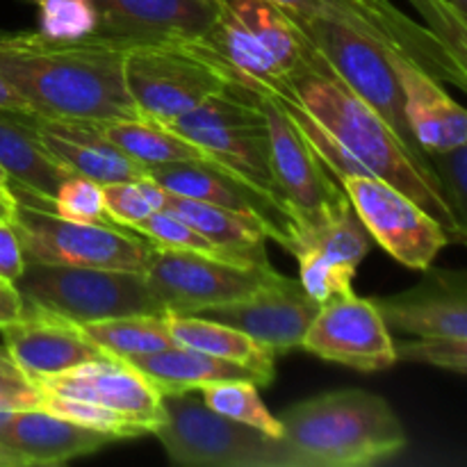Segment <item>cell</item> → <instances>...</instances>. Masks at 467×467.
<instances>
[{
    "mask_svg": "<svg viewBox=\"0 0 467 467\" xmlns=\"http://www.w3.org/2000/svg\"><path fill=\"white\" fill-rule=\"evenodd\" d=\"M14 213V199L9 196H0V222H9Z\"/></svg>",
    "mask_w": 467,
    "mask_h": 467,
    "instance_id": "f6af8a7d",
    "label": "cell"
},
{
    "mask_svg": "<svg viewBox=\"0 0 467 467\" xmlns=\"http://www.w3.org/2000/svg\"><path fill=\"white\" fill-rule=\"evenodd\" d=\"M410 3L427 21L424 26L431 27L459 57L465 59V12H461L451 0H410Z\"/></svg>",
    "mask_w": 467,
    "mask_h": 467,
    "instance_id": "f35d334b",
    "label": "cell"
},
{
    "mask_svg": "<svg viewBox=\"0 0 467 467\" xmlns=\"http://www.w3.org/2000/svg\"><path fill=\"white\" fill-rule=\"evenodd\" d=\"M281 422L283 467H363L400 454L406 429L381 395L337 390L290 406Z\"/></svg>",
    "mask_w": 467,
    "mask_h": 467,
    "instance_id": "3957f363",
    "label": "cell"
},
{
    "mask_svg": "<svg viewBox=\"0 0 467 467\" xmlns=\"http://www.w3.org/2000/svg\"><path fill=\"white\" fill-rule=\"evenodd\" d=\"M16 410H18V409H12V406H5V404H0V438H3L5 429H7L9 420H12V415L16 413Z\"/></svg>",
    "mask_w": 467,
    "mask_h": 467,
    "instance_id": "bcb514c9",
    "label": "cell"
},
{
    "mask_svg": "<svg viewBox=\"0 0 467 467\" xmlns=\"http://www.w3.org/2000/svg\"><path fill=\"white\" fill-rule=\"evenodd\" d=\"M132 231L140 233V235H144L146 240L153 242V244L164 246V249L194 251V254L213 255V258L237 260V263H251V260L237 258V255L219 249L217 244H213L210 240H205L199 231H194L190 223L182 222L181 217L171 214L169 210H158V213L149 214V217L141 219L140 223H135V226H132Z\"/></svg>",
    "mask_w": 467,
    "mask_h": 467,
    "instance_id": "e575fe53",
    "label": "cell"
},
{
    "mask_svg": "<svg viewBox=\"0 0 467 467\" xmlns=\"http://www.w3.org/2000/svg\"><path fill=\"white\" fill-rule=\"evenodd\" d=\"M201 400L214 413L235 422L249 424L269 438H281V422L269 413L254 381H217L199 388Z\"/></svg>",
    "mask_w": 467,
    "mask_h": 467,
    "instance_id": "1f68e13d",
    "label": "cell"
},
{
    "mask_svg": "<svg viewBox=\"0 0 467 467\" xmlns=\"http://www.w3.org/2000/svg\"><path fill=\"white\" fill-rule=\"evenodd\" d=\"M386 327L413 337H467V281L463 272L427 269L410 290L372 299Z\"/></svg>",
    "mask_w": 467,
    "mask_h": 467,
    "instance_id": "7402d4cb",
    "label": "cell"
},
{
    "mask_svg": "<svg viewBox=\"0 0 467 467\" xmlns=\"http://www.w3.org/2000/svg\"><path fill=\"white\" fill-rule=\"evenodd\" d=\"M23 313V296L14 283L0 278V328Z\"/></svg>",
    "mask_w": 467,
    "mask_h": 467,
    "instance_id": "b9f144b4",
    "label": "cell"
},
{
    "mask_svg": "<svg viewBox=\"0 0 467 467\" xmlns=\"http://www.w3.org/2000/svg\"><path fill=\"white\" fill-rule=\"evenodd\" d=\"M0 333L5 349L32 381L108 356L89 340L80 324L26 299L23 313L5 324Z\"/></svg>",
    "mask_w": 467,
    "mask_h": 467,
    "instance_id": "44dd1931",
    "label": "cell"
},
{
    "mask_svg": "<svg viewBox=\"0 0 467 467\" xmlns=\"http://www.w3.org/2000/svg\"><path fill=\"white\" fill-rule=\"evenodd\" d=\"M372 237L354 208L317 228L301 233L290 254L299 263V283L319 304L354 292V276Z\"/></svg>",
    "mask_w": 467,
    "mask_h": 467,
    "instance_id": "ffe728a7",
    "label": "cell"
},
{
    "mask_svg": "<svg viewBox=\"0 0 467 467\" xmlns=\"http://www.w3.org/2000/svg\"><path fill=\"white\" fill-rule=\"evenodd\" d=\"M14 201L44 205V208L53 210V213L62 214V217L67 219H73V222L114 223L112 219L108 217V210H105L103 185H99V182L89 181V178L85 176H76V173L68 176L67 181L59 185V190L55 192V196L48 203H46V201L32 199V196H16Z\"/></svg>",
    "mask_w": 467,
    "mask_h": 467,
    "instance_id": "836d02e7",
    "label": "cell"
},
{
    "mask_svg": "<svg viewBox=\"0 0 467 467\" xmlns=\"http://www.w3.org/2000/svg\"><path fill=\"white\" fill-rule=\"evenodd\" d=\"M269 135L272 178L283 203L290 208L301 233L340 217L351 208L340 181L295 126L269 89H251ZM299 240V237H296Z\"/></svg>",
    "mask_w": 467,
    "mask_h": 467,
    "instance_id": "30bf717a",
    "label": "cell"
},
{
    "mask_svg": "<svg viewBox=\"0 0 467 467\" xmlns=\"http://www.w3.org/2000/svg\"><path fill=\"white\" fill-rule=\"evenodd\" d=\"M158 441L169 461L187 467H283L278 438L214 413L192 392L162 395Z\"/></svg>",
    "mask_w": 467,
    "mask_h": 467,
    "instance_id": "52a82bcc",
    "label": "cell"
},
{
    "mask_svg": "<svg viewBox=\"0 0 467 467\" xmlns=\"http://www.w3.org/2000/svg\"><path fill=\"white\" fill-rule=\"evenodd\" d=\"M0 196H9V199H14L12 192H9V178L5 176L3 169H0Z\"/></svg>",
    "mask_w": 467,
    "mask_h": 467,
    "instance_id": "7dc6e473",
    "label": "cell"
},
{
    "mask_svg": "<svg viewBox=\"0 0 467 467\" xmlns=\"http://www.w3.org/2000/svg\"><path fill=\"white\" fill-rule=\"evenodd\" d=\"M319 308L322 304L304 290L299 278L276 272L251 295L213 306L199 315L246 333L278 356L283 351L299 349Z\"/></svg>",
    "mask_w": 467,
    "mask_h": 467,
    "instance_id": "ac0fdd59",
    "label": "cell"
},
{
    "mask_svg": "<svg viewBox=\"0 0 467 467\" xmlns=\"http://www.w3.org/2000/svg\"><path fill=\"white\" fill-rule=\"evenodd\" d=\"M35 383L41 392L85 401L123 420L140 436L155 433L164 422L162 392L123 358L103 356Z\"/></svg>",
    "mask_w": 467,
    "mask_h": 467,
    "instance_id": "2e32d148",
    "label": "cell"
},
{
    "mask_svg": "<svg viewBox=\"0 0 467 467\" xmlns=\"http://www.w3.org/2000/svg\"><path fill=\"white\" fill-rule=\"evenodd\" d=\"M340 185L369 237L404 267L427 272L451 244L445 226L390 182L377 176H345Z\"/></svg>",
    "mask_w": 467,
    "mask_h": 467,
    "instance_id": "5bb4252c",
    "label": "cell"
},
{
    "mask_svg": "<svg viewBox=\"0 0 467 467\" xmlns=\"http://www.w3.org/2000/svg\"><path fill=\"white\" fill-rule=\"evenodd\" d=\"M169 331L178 345L254 369L265 386L276 377V354L237 328L201 315H169Z\"/></svg>",
    "mask_w": 467,
    "mask_h": 467,
    "instance_id": "f1b7e54d",
    "label": "cell"
},
{
    "mask_svg": "<svg viewBox=\"0 0 467 467\" xmlns=\"http://www.w3.org/2000/svg\"><path fill=\"white\" fill-rule=\"evenodd\" d=\"M123 80L141 119L169 126L213 94L233 87L226 73L192 44H135Z\"/></svg>",
    "mask_w": 467,
    "mask_h": 467,
    "instance_id": "9c48e42d",
    "label": "cell"
},
{
    "mask_svg": "<svg viewBox=\"0 0 467 467\" xmlns=\"http://www.w3.org/2000/svg\"><path fill=\"white\" fill-rule=\"evenodd\" d=\"M164 196H167V190H162L149 173L141 178H132V181L103 185V201L108 217L119 226L126 228H132L149 214L162 210Z\"/></svg>",
    "mask_w": 467,
    "mask_h": 467,
    "instance_id": "d6a6232c",
    "label": "cell"
},
{
    "mask_svg": "<svg viewBox=\"0 0 467 467\" xmlns=\"http://www.w3.org/2000/svg\"><path fill=\"white\" fill-rule=\"evenodd\" d=\"M0 467H26V463H23L16 451H12L7 445L0 442Z\"/></svg>",
    "mask_w": 467,
    "mask_h": 467,
    "instance_id": "ee69618b",
    "label": "cell"
},
{
    "mask_svg": "<svg viewBox=\"0 0 467 467\" xmlns=\"http://www.w3.org/2000/svg\"><path fill=\"white\" fill-rule=\"evenodd\" d=\"M96 347L114 358H140L178 345L169 331V313L123 315V317L100 319L80 324Z\"/></svg>",
    "mask_w": 467,
    "mask_h": 467,
    "instance_id": "4dcf8cb0",
    "label": "cell"
},
{
    "mask_svg": "<svg viewBox=\"0 0 467 467\" xmlns=\"http://www.w3.org/2000/svg\"><path fill=\"white\" fill-rule=\"evenodd\" d=\"M162 210L181 217L205 240L237 258L251 260V263H269L267 251H265L267 231L255 217L219 208V205L205 203V201L171 194V192H167L164 196Z\"/></svg>",
    "mask_w": 467,
    "mask_h": 467,
    "instance_id": "83f0119b",
    "label": "cell"
},
{
    "mask_svg": "<svg viewBox=\"0 0 467 467\" xmlns=\"http://www.w3.org/2000/svg\"><path fill=\"white\" fill-rule=\"evenodd\" d=\"M269 91L295 100L369 176L404 192L445 226L451 242L465 244V223L447 203L431 164L415 158L395 130L337 78L313 46L304 64L281 87Z\"/></svg>",
    "mask_w": 467,
    "mask_h": 467,
    "instance_id": "7a4b0ae2",
    "label": "cell"
},
{
    "mask_svg": "<svg viewBox=\"0 0 467 467\" xmlns=\"http://www.w3.org/2000/svg\"><path fill=\"white\" fill-rule=\"evenodd\" d=\"M9 223L26 263L141 272L150 251V242L132 228L73 222L26 201H14Z\"/></svg>",
    "mask_w": 467,
    "mask_h": 467,
    "instance_id": "8992f818",
    "label": "cell"
},
{
    "mask_svg": "<svg viewBox=\"0 0 467 467\" xmlns=\"http://www.w3.org/2000/svg\"><path fill=\"white\" fill-rule=\"evenodd\" d=\"M144 276L169 315H199L237 301L276 274L269 263H237L194 251L164 249L150 242Z\"/></svg>",
    "mask_w": 467,
    "mask_h": 467,
    "instance_id": "7c38bea8",
    "label": "cell"
},
{
    "mask_svg": "<svg viewBox=\"0 0 467 467\" xmlns=\"http://www.w3.org/2000/svg\"><path fill=\"white\" fill-rule=\"evenodd\" d=\"M390 59L404 94V114L415 144L424 153L467 144L465 109L442 89L441 80L397 50H392Z\"/></svg>",
    "mask_w": 467,
    "mask_h": 467,
    "instance_id": "cb8c5ba5",
    "label": "cell"
},
{
    "mask_svg": "<svg viewBox=\"0 0 467 467\" xmlns=\"http://www.w3.org/2000/svg\"><path fill=\"white\" fill-rule=\"evenodd\" d=\"M14 285L26 301L76 324L167 313L150 292L144 272L130 269L26 263Z\"/></svg>",
    "mask_w": 467,
    "mask_h": 467,
    "instance_id": "5b68a950",
    "label": "cell"
},
{
    "mask_svg": "<svg viewBox=\"0 0 467 467\" xmlns=\"http://www.w3.org/2000/svg\"><path fill=\"white\" fill-rule=\"evenodd\" d=\"M105 140L112 141L117 149L130 155L141 167H160L173 162H194L210 158L203 149L192 144L190 140L173 132L162 123L149 119H117V121L100 123Z\"/></svg>",
    "mask_w": 467,
    "mask_h": 467,
    "instance_id": "f546056e",
    "label": "cell"
},
{
    "mask_svg": "<svg viewBox=\"0 0 467 467\" xmlns=\"http://www.w3.org/2000/svg\"><path fill=\"white\" fill-rule=\"evenodd\" d=\"M290 16H319L340 21L372 36L379 44L413 59L436 80L465 89L467 62L431 27L413 21L390 0H272Z\"/></svg>",
    "mask_w": 467,
    "mask_h": 467,
    "instance_id": "4fadbf2b",
    "label": "cell"
},
{
    "mask_svg": "<svg viewBox=\"0 0 467 467\" xmlns=\"http://www.w3.org/2000/svg\"><path fill=\"white\" fill-rule=\"evenodd\" d=\"M0 108L3 109H27L26 103L21 100V96H18L16 91H14L12 87L3 80V78H0ZM27 112H30V109H27Z\"/></svg>",
    "mask_w": 467,
    "mask_h": 467,
    "instance_id": "7bdbcfd3",
    "label": "cell"
},
{
    "mask_svg": "<svg viewBox=\"0 0 467 467\" xmlns=\"http://www.w3.org/2000/svg\"><path fill=\"white\" fill-rule=\"evenodd\" d=\"M0 404L12 409H39L41 390L0 347Z\"/></svg>",
    "mask_w": 467,
    "mask_h": 467,
    "instance_id": "ab89813d",
    "label": "cell"
},
{
    "mask_svg": "<svg viewBox=\"0 0 467 467\" xmlns=\"http://www.w3.org/2000/svg\"><path fill=\"white\" fill-rule=\"evenodd\" d=\"M301 349L358 372H381L397 363L395 340L379 308L354 292L322 304Z\"/></svg>",
    "mask_w": 467,
    "mask_h": 467,
    "instance_id": "e0dca14e",
    "label": "cell"
},
{
    "mask_svg": "<svg viewBox=\"0 0 467 467\" xmlns=\"http://www.w3.org/2000/svg\"><path fill=\"white\" fill-rule=\"evenodd\" d=\"M397 360L424 363L450 372H467V337H418L409 342H395Z\"/></svg>",
    "mask_w": 467,
    "mask_h": 467,
    "instance_id": "8d00e7d4",
    "label": "cell"
},
{
    "mask_svg": "<svg viewBox=\"0 0 467 467\" xmlns=\"http://www.w3.org/2000/svg\"><path fill=\"white\" fill-rule=\"evenodd\" d=\"M167 128L246 181L281 199L269 164L267 126L251 89L237 85L228 87L178 117Z\"/></svg>",
    "mask_w": 467,
    "mask_h": 467,
    "instance_id": "8fae6325",
    "label": "cell"
},
{
    "mask_svg": "<svg viewBox=\"0 0 467 467\" xmlns=\"http://www.w3.org/2000/svg\"><path fill=\"white\" fill-rule=\"evenodd\" d=\"M23 269H26V258H23L16 233H14L12 223L0 222V278L16 283Z\"/></svg>",
    "mask_w": 467,
    "mask_h": 467,
    "instance_id": "60d3db41",
    "label": "cell"
},
{
    "mask_svg": "<svg viewBox=\"0 0 467 467\" xmlns=\"http://www.w3.org/2000/svg\"><path fill=\"white\" fill-rule=\"evenodd\" d=\"M27 119L50 155L76 176H85L99 185L146 176V167L105 140L100 123L46 119L35 112L27 114Z\"/></svg>",
    "mask_w": 467,
    "mask_h": 467,
    "instance_id": "603a6c76",
    "label": "cell"
},
{
    "mask_svg": "<svg viewBox=\"0 0 467 467\" xmlns=\"http://www.w3.org/2000/svg\"><path fill=\"white\" fill-rule=\"evenodd\" d=\"M433 173L442 187L447 203L454 210L461 223L467 217V144L456 146L450 150H436L427 153Z\"/></svg>",
    "mask_w": 467,
    "mask_h": 467,
    "instance_id": "74e56055",
    "label": "cell"
},
{
    "mask_svg": "<svg viewBox=\"0 0 467 467\" xmlns=\"http://www.w3.org/2000/svg\"><path fill=\"white\" fill-rule=\"evenodd\" d=\"M39 35L48 39H85L96 32L99 14L91 0H39Z\"/></svg>",
    "mask_w": 467,
    "mask_h": 467,
    "instance_id": "d590c367",
    "label": "cell"
},
{
    "mask_svg": "<svg viewBox=\"0 0 467 467\" xmlns=\"http://www.w3.org/2000/svg\"><path fill=\"white\" fill-rule=\"evenodd\" d=\"M27 114V109L0 108V169L12 185L50 201L73 173L41 144Z\"/></svg>",
    "mask_w": 467,
    "mask_h": 467,
    "instance_id": "484cf974",
    "label": "cell"
},
{
    "mask_svg": "<svg viewBox=\"0 0 467 467\" xmlns=\"http://www.w3.org/2000/svg\"><path fill=\"white\" fill-rule=\"evenodd\" d=\"M306 39L322 55L324 62L337 73L342 82L369 105L395 130L401 144L429 162V155L415 144L404 114V94L392 67V48L340 21L319 16H292ZM431 164V162H429Z\"/></svg>",
    "mask_w": 467,
    "mask_h": 467,
    "instance_id": "ba28073f",
    "label": "cell"
},
{
    "mask_svg": "<svg viewBox=\"0 0 467 467\" xmlns=\"http://www.w3.org/2000/svg\"><path fill=\"white\" fill-rule=\"evenodd\" d=\"M192 46L244 89H276L310 50L295 18L272 0H222L213 26Z\"/></svg>",
    "mask_w": 467,
    "mask_h": 467,
    "instance_id": "277c9868",
    "label": "cell"
},
{
    "mask_svg": "<svg viewBox=\"0 0 467 467\" xmlns=\"http://www.w3.org/2000/svg\"><path fill=\"white\" fill-rule=\"evenodd\" d=\"M94 35L126 44H194L208 32L222 0H91Z\"/></svg>",
    "mask_w": 467,
    "mask_h": 467,
    "instance_id": "d6986e66",
    "label": "cell"
},
{
    "mask_svg": "<svg viewBox=\"0 0 467 467\" xmlns=\"http://www.w3.org/2000/svg\"><path fill=\"white\" fill-rule=\"evenodd\" d=\"M128 363L135 365L162 395L194 392L208 383L217 381H254L258 388L265 386V381L254 369L214 358V356L182 345H173L169 349L155 351V354L130 358Z\"/></svg>",
    "mask_w": 467,
    "mask_h": 467,
    "instance_id": "4316f807",
    "label": "cell"
},
{
    "mask_svg": "<svg viewBox=\"0 0 467 467\" xmlns=\"http://www.w3.org/2000/svg\"><path fill=\"white\" fill-rule=\"evenodd\" d=\"M146 173L171 194L205 201L219 208L255 217L267 231V240L276 242L287 254L296 244L299 223L290 208L214 158L160 164V167H149Z\"/></svg>",
    "mask_w": 467,
    "mask_h": 467,
    "instance_id": "9a60e30c",
    "label": "cell"
},
{
    "mask_svg": "<svg viewBox=\"0 0 467 467\" xmlns=\"http://www.w3.org/2000/svg\"><path fill=\"white\" fill-rule=\"evenodd\" d=\"M130 44L91 35L48 39L39 32L0 35V78L30 112L46 119H141L123 80Z\"/></svg>",
    "mask_w": 467,
    "mask_h": 467,
    "instance_id": "6da1fadb",
    "label": "cell"
},
{
    "mask_svg": "<svg viewBox=\"0 0 467 467\" xmlns=\"http://www.w3.org/2000/svg\"><path fill=\"white\" fill-rule=\"evenodd\" d=\"M3 445L16 451L26 467L62 465L119 442L112 433L85 427L44 409H18L5 429Z\"/></svg>",
    "mask_w": 467,
    "mask_h": 467,
    "instance_id": "d4e9b609",
    "label": "cell"
},
{
    "mask_svg": "<svg viewBox=\"0 0 467 467\" xmlns=\"http://www.w3.org/2000/svg\"><path fill=\"white\" fill-rule=\"evenodd\" d=\"M27 3H39V0H27Z\"/></svg>",
    "mask_w": 467,
    "mask_h": 467,
    "instance_id": "681fc988",
    "label": "cell"
},
{
    "mask_svg": "<svg viewBox=\"0 0 467 467\" xmlns=\"http://www.w3.org/2000/svg\"><path fill=\"white\" fill-rule=\"evenodd\" d=\"M451 3H454L461 12H467V0H451Z\"/></svg>",
    "mask_w": 467,
    "mask_h": 467,
    "instance_id": "c3c4849f",
    "label": "cell"
}]
</instances>
